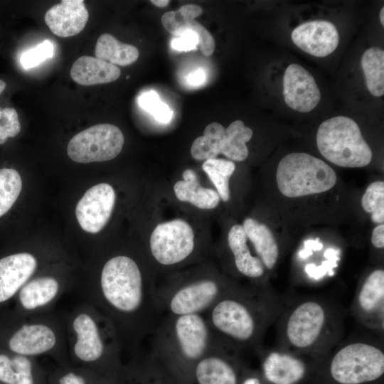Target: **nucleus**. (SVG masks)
<instances>
[{
    "label": "nucleus",
    "instance_id": "1",
    "mask_svg": "<svg viewBox=\"0 0 384 384\" xmlns=\"http://www.w3.org/2000/svg\"><path fill=\"white\" fill-rule=\"evenodd\" d=\"M156 289L136 259L117 254L105 260L97 279L78 295L110 322L122 353L130 358L142 350L162 316Z\"/></svg>",
    "mask_w": 384,
    "mask_h": 384
},
{
    "label": "nucleus",
    "instance_id": "2",
    "mask_svg": "<svg viewBox=\"0 0 384 384\" xmlns=\"http://www.w3.org/2000/svg\"><path fill=\"white\" fill-rule=\"evenodd\" d=\"M284 300V294L268 284L240 287L236 284L203 316L212 336L223 347L240 355L255 352L279 317Z\"/></svg>",
    "mask_w": 384,
    "mask_h": 384
},
{
    "label": "nucleus",
    "instance_id": "3",
    "mask_svg": "<svg viewBox=\"0 0 384 384\" xmlns=\"http://www.w3.org/2000/svg\"><path fill=\"white\" fill-rule=\"evenodd\" d=\"M275 347L316 359L344 337L346 311L341 302L320 294H284Z\"/></svg>",
    "mask_w": 384,
    "mask_h": 384
},
{
    "label": "nucleus",
    "instance_id": "4",
    "mask_svg": "<svg viewBox=\"0 0 384 384\" xmlns=\"http://www.w3.org/2000/svg\"><path fill=\"white\" fill-rule=\"evenodd\" d=\"M70 363L117 380L122 351L110 322L90 304L80 299L64 312Z\"/></svg>",
    "mask_w": 384,
    "mask_h": 384
},
{
    "label": "nucleus",
    "instance_id": "5",
    "mask_svg": "<svg viewBox=\"0 0 384 384\" xmlns=\"http://www.w3.org/2000/svg\"><path fill=\"white\" fill-rule=\"evenodd\" d=\"M149 338L150 353L182 384H191L196 363L218 343L198 314H164Z\"/></svg>",
    "mask_w": 384,
    "mask_h": 384
},
{
    "label": "nucleus",
    "instance_id": "6",
    "mask_svg": "<svg viewBox=\"0 0 384 384\" xmlns=\"http://www.w3.org/2000/svg\"><path fill=\"white\" fill-rule=\"evenodd\" d=\"M364 329L343 338L314 370L324 384H371L384 374V341Z\"/></svg>",
    "mask_w": 384,
    "mask_h": 384
},
{
    "label": "nucleus",
    "instance_id": "7",
    "mask_svg": "<svg viewBox=\"0 0 384 384\" xmlns=\"http://www.w3.org/2000/svg\"><path fill=\"white\" fill-rule=\"evenodd\" d=\"M235 284L215 274L186 277L156 287V304L161 315L203 314Z\"/></svg>",
    "mask_w": 384,
    "mask_h": 384
},
{
    "label": "nucleus",
    "instance_id": "8",
    "mask_svg": "<svg viewBox=\"0 0 384 384\" xmlns=\"http://www.w3.org/2000/svg\"><path fill=\"white\" fill-rule=\"evenodd\" d=\"M317 147L329 161L342 167L358 168L369 164L372 151L357 123L336 116L323 122L316 134Z\"/></svg>",
    "mask_w": 384,
    "mask_h": 384
},
{
    "label": "nucleus",
    "instance_id": "9",
    "mask_svg": "<svg viewBox=\"0 0 384 384\" xmlns=\"http://www.w3.org/2000/svg\"><path fill=\"white\" fill-rule=\"evenodd\" d=\"M276 180L284 196L296 198L331 189L336 183V174L321 159L306 153L295 152L280 160Z\"/></svg>",
    "mask_w": 384,
    "mask_h": 384
},
{
    "label": "nucleus",
    "instance_id": "10",
    "mask_svg": "<svg viewBox=\"0 0 384 384\" xmlns=\"http://www.w3.org/2000/svg\"><path fill=\"white\" fill-rule=\"evenodd\" d=\"M124 142L119 128L108 123L98 124L75 134L68 143L67 152L78 163L105 161L121 152Z\"/></svg>",
    "mask_w": 384,
    "mask_h": 384
},
{
    "label": "nucleus",
    "instance_id": "11",
    "mask_svg": "<svg viewBox=\"0 0 384 384\" xmlns=\"http://www.w3.org/2000/svg\"><path fill=\"white\" fill-rule=\"evenodd\" d=\"M194 249L193 230L187 222L181 219L157 225L149 240L151 256L163 267L180 265L193 255Z\"/></svg>",
    "mask_w": 384,
    "mask_h": 384
},
{
    "label": "nucleus",
    "instance_id": "12",
    "mask_svg": "<svg viewBox=\"0 0 384 384\" xmlns=\"http://www.w3.org/2000/svg\"><path fill=\"white\" fill-rule=\"evenodd\" d=\"M349 312L361 327L384 337V270L375 268L358 284Z\"/></svg>",
    "mask_w": 384,
    "mask_h": 384
},
{
    "label": "nucleus",
    "instance_id": "13",
    "mask_svg": "<svg viewBox=\"0 0 384 384\" xmlns=\"http://www.w3.org/2000/svg\"><path fill=\"white\" fill-rule=\"evenodd\" d=\"M255 353L260 361V374L267 384H297L321 361L275 346L267 348L263 345Z\"/></svg>",
    "mask_w": 384,
    "mask_h": 384
},
{
    "label": "nucleus",
    "instance_id": "14",
    "mask_svg": "<svg viewBox=\"0 0 384 384\" xmlns=\"http://www.w3.org/2000/svg\"><path fill=\"white\" fill-rule=\"evenodd\" d=\"M245 368L240 354L217 343L196 363L191 384H240Z\"/></svg>",
    "mask_w": 384,
    "mask_h": 384
},
{
    "label": "nucleus",
    "instance_id": "15",
    "mask_svg": "<svg viewBox=\"0 0 384 384\" xmlns=\"http://www.w3.org/2000/svg\"><path fill=\"white\" fill-rule=\"evenodd\" d=\"M68 288L67 282L60 277H33L16 294L19 314L34 315L53 311Z\"/></svg>",
    "mask_w": 384,
    "mask_h": 384
},
{
    "label": "nucleus",
    "instance_id": "16",
    "mask_svg": "<svg viewBox=\"0 0 384 384\" xmlns=\"http://www.w3.org/2000/svg\"><path fill=\"white\" fill-rule=\"evenodd\" d=\"M115 199V191L108 183H102L90 188L75 208L81 228L92 234L100 232L110 218Z\"/></svg>",
    "mask_w": 384,
    "mask_h": 384
},
{
    "label": "nucleus",
    "instance_id": "17",
    "mask_svg": "<svg viewBox=\"0 0 384 384\" xmlns=\"http://www.w3.org/2000/svg\"><path fill=\"white\" fill-rule=\"evenodd\" d=\"M283 96L292 110L309 112L319 102L321 92L311 74L302 65L292 63L284 71Z\"/></svg>",
    "mask_w": 384,
    "mask_h": 384
},
{
    "label": "nucleus",
    "instance_id": "18",
    "mask_svg": "<svg viewBox=\"0 0 384 384\" xmlns=\"http://www.w3.org/2000/svg\"><path fill=\"white\" fill-rule=\"evenodd\" d=\"M39 262L32 252H18L0 258V304L9 301L38 271Z\"/></svg>",
    "mask_w": 384,
    "mask_h": 384
},
{
    "label": "nucleus",
    "instance_id": "19",
    "mask_svg": "<svg viewBox=\"0 0 384 384\" xmlns=\"http://www.w3.org/2000/svg\"><path fill=\"white\" fill-rule=\"evenodd\" d=\"M291 38L302 50L319 58L330 55L339 43V33L335 25L324 20L303 23L292 31Z\"/></svg>",
    "mask_w": 384,
    "mask_h": 384
},
{
    "label": "nucleus",
    "instance_id": "20",
    "mask_svg": "<svg viewBox=\"0 0 384 384\" xmlns=\"http://www.w3.org/2000/svg\"><path fill=\"white\" fill-rule=\"evenodd\" d=\"M150 353L141 350L124 363L116 384H179Z\"/></svg>",
    "mask_w": 384,
    "mask_h": 384
},
{
    "label": "nucleus",
    "instance_id": "21",
    "mask_svg": "<svg viewBox=\"0 0 384 384\" xmlns=\"http://www.w3.org/2000/svg\"><path fill=\"white\" fill-rule=\"evenodd\" d=\"M88 18L84 1L64 0L47 11L45 22L55 35L65 38L81 32Z\"/></svg>",
    "mask_w": 384,
    "mask_h": 384
},
{
    "label": "nucleus",
    "instance_id": "22",
    "mask_svg": "<svg viewBox=\"0 0 384 384\" xmlns=\"http://www.w3.org/2000/svg\"><path fill=\"white\" fill-rule=\"evenodd\" d=\"M228 245L238 274L252 280L253 284L265 285L267 271L258 258L252 256L242 225H233L228 235Z\"/></svg>",
    "mask_w": 384,
    "mask_h": 384
},
{
    "label": "nucleus",
    "instance_id": "23",
    "mask_svg": "<svg viewBox=\"0 0 384 384\" xmlns=\"http://www.w3.org/2000/svg\"><path fill=\"white\" fill-rule=\"evenodd\" d=\"M47 375L36 358L0 353V384H46Z\"/></svg>",
    "mask_w": 384,
    "mask_h": 384
},
{
    "label": "nucleus",
    "instance_id": "24",
    "mask_svg": "<svg viewBox=\"0 0 384 384\" xmlns=\"http://www.w3.org/2000/svg\"><path fill=\"white\" fill-rule=\"evenodd\" d=\"M120 73L117 66L88 55L78 58L70 69L71 78L78 84L87 86L113 82Z\"/></svg>",
    "mask_w": 384,
    "mask_h": 384
},
{
    "label": "nucleus",
    "instance_id": "25",
    "mask_svg": "<svg viewBox=\"0 0 384 384\" xmlns=\"http://www.w3.org/2000/svg\"><path fill=\"white\" fill-rule=\"evenodd\" d=\"M243 229L253 246L255 255L263 263L267 272L272 271L278 262L279 248L270 228L253 218L243 222Z\"/></svg>",
    "mask_w": 384,
    "mask_h": 384
},
{
    "label": "nucleus",
    "instance_id": "26",
    "mask_svg": "<svg viewBox=\"0 0 384 384\" xmlns=\"http://www.w3.org/2000/svg\"><path fill=\"white\" fill-rule=\"evenodd\" d=\"M182 177L183 180L177 181L174 186L175 195L178 200L188 202L201 209H213L218 205L220 198L218 192L201 186L193 170L186 169Z\"/></svg>",
    "mask_w": 384,
    "mask_h": 384
},
{
    "label": "nucleus",
    "instance_id": "27",
    "mask_svg": "<svg viewBox=\"0 0 384 384\" xmlns=\"http://www.w3.org/2000/svg\"><path fill=\"white\" fill-rule=\"evenodd\" d=\"M117 380L67 363H56L53 370L48 372L46 384H116Z\"/></svg>",
    "mask_w": 384,
    "mask_h": 384
},
{
    "label": "nucleus",
    "instance_id": "28",
    "mask_svg": "<svg viewBox=\"0 0 384 384\" xmlns=\"http://www.w3.org/2000/svg\"><path fill=\"white\" fill-rule=\"evenodd\" d=\"M253 134L252 130L241 120H235L225 128L219 139L220 154L237 161H244L248 156L246 142Z\"/></svg>",
    "mask_w": 384,
    "mask_h": 384
},
{
    "label": "nucleus",
    "instance_id": "29",
    "mask_svg": "<svg viewBox=\"0 0 384 384\" xmlns=\"http://www.w3.org/2000/svg\"><path fill=\"white\" fill-rule=\"evenodd\" d=\"M202 12V8L196 4H186L176 11L166 12L161 21L164 28L174 36H178L186 31H192L198 36L207 31L195 20Z\"/></svg>",
    "mask_w": 384,
    "mask_h": 384
},
{
    "label": "nucleus",
    "instance_id": "30",
    "mask_svg": "<svg viewBox=\"0 0 384 384\" xmlns=\"http://www.w3.org/2000/svg\"><path fill=\"white\" fill-rule=\"evenodd\" d=\"M95 54L97 58L114 65L125 66L134 63L139 53L135 46L119 42L109 33H103L97 39Z\"/></svg>",
    "mask_w": 384,
    "mask_h": 384
},
{
    "label": "nucleus",
    "instance_id": "31",
    "mask_svg": "<svg viewBox=\"0 0 384 384\" xmlns=\"http://www.w3.org/2000/svg\"><path fill=\"white\" fill-rule=\"evenodd\" d=\"M361 68L368 91L375 97L384 95V51L377 47L368 48L361 58Z\"/></svg>",
    "mask_w": 384,
    "mask_h": 384
},
{
    "label": "nucleus",
    "instance_id": "32",
    "mask_svg": "<svg viewBox=\"0 0 384 384\" xmlns=\"http://www.w3.org/2000/svg\"><path fill=\"white\" fill-rule=\"evenodd\" d=\"M224 129L218 122L206 126L203 134L196 138L191 145L192 157L198 161L216 158L220 154L219 139Z\"/></svg>",
    "mask_w": 384,
    "mask_h": 384
},
{
    "label": "nucleus",
    "instance_id": "33",
    "mask_svg": "<svg viewBox=\"0 0 384 384\" xmlns=\"http://www.w3.org/2000/svg\"><path fill=\"white\" fill-rule=\"evenodd\" d=\"M202 168L216 188L220 198L228 201L230 199L229 179L235 169V164L215 158L206 160Z\"/></svg>",
    "mask_w": 384,
    "mask_h": 384
},
{
    "label": "nucleus",
    "instance_id": "34",
    "mask_svg": "<svg viewBox=\"0 0 384 384\" xmlns=\"http://www.w3.org/2000/svg\"><path fill=\"white\" fill-rule=\"evenodd\" d=\"M22 189L20 174L14 169H0V218L17 201Z\"/></svg>",
    "mask_w": 384,
    "mask_h": 384
},
{
    "label": "nucleus",
    "instance_id": "35",
    "mask_svg": "<svg viewBox=\"0 0 384 384\" xmlns=\"http://www.w3.org/2000/svg\"><path fill=\"white\" fill-rule=\"evenodd\" d=\"M361 204L363 210L371 214L375 223L384 221V182L377 181L371 183L363 195Z\"/></svg>",
    "mask_w": 384,
    "mask_h": 384
},
{
    "label": "nucleus",
    "instance_id": "36",
    "mask_svg": "<svg viewBox=\"0 0 384 384\" xmlns=\"http://www.w3.org/2000/svg\"><path fill=\"white\" fill-rule=\"evenodd\" d=\"M53 55L54 46L47 39L24 52L21 56V63L24 69H30L51 58Z\"/></svg>",
    "mask_w": 384,
    "mask_h": 384
},
{
    "label": "nucleus",
    "instance_id": "37",
    "mask_svg": "<svg viewBox=\"0 0 384 384\" xmlns=\"http://www.w3.org/2000/svg\"><path fill=\"white\" fill-rule=\"evenodd\" d=\"M21 131V124L16 110L13 107H0V144L9 138L17 136Z\"/></svg>",
    "mask_w": 384,
    "mask_h": 384
},
{
    "label": "nucleus",
    "instance_id": "38",
    "mask_svg": "<svg viewBox=\"0 0 384 384\" xmlns=\"http://www.w3.org/2000/svg\"><path fill=\"white\" fill-rule=\"evenodd\" d=\"M198 46V35L192 31H186L171 41V47L177 50H195Z\"/></svg>",
    "mask_w": 384,
    "mask_h": 384
},
{
    "label": "nucleus",
    "instance_id": "39",
    "mask_svg": "<svg viewBox=\"0 0 384 384\" xmlns=\"http://www.w3.org/2000/svg\"><path fill=\"white\" fill-rule=\"evenodd\" d=\"M161 102L158 94L154 90L142 93L139 98L140 107L150 114H151Z\"/></svg>",
    "mask_w": 384,
    "mask_h": 384
},
{
    "label": "nucleus",
    "instance_id": "40",
    "mask_svg": "<svg viewBox=\"0 0 384 384\" xmlns=\"http://www.w3.org/2000/svg\"><path fill=\"white\" fill-rule=\"evenodd\" d=\"M151 114L157 121L162 123H167L171 120L173 112L166 104L161 102L151 112Z\"/></svg>",
    "mask_w": 384,
    "mask_h": 384
},
{
    "label": "nucleus",
    "instance_id": "41",
    "mask_svg": "<svg viewBox=\"0 0 384 384\" xmlns=\"http://www.w3.org/2000/svg\"><path fill=\"white\" fill-rule=\"evenodd\" d=\"M240 384H267L257 371L250 370L246 366L243 370Z\"/></svg>",
    "mask_w": 384,
    "mask_h": 384
},
{
    "label": "nucleus",
    "instance_id": "42",
    "mask_svg": "<svg viewBox=\"0 0 384 384\" xmlns=\"http://www.w3.org/2000/svg\"><path fill=\"white\" fill-rule=\"evenodd\" d=\"M371 243L374 247L383 249L384 247V225L381 223L377 225L373 230Z\"/></svg>",
    "mask_w": 384,
    "mask_h": 384
},
{
    "label": "nucleus",
    "instance_id": "43",
    "mask_svg": "<svg viewBox=\"0 0 384 384\" xmlns=\"http://www.w3.org/2000/svg\"><path fill=\"white\" fill-rule=\"evenodd\" d=\"M206 79V75L202 68H198L191 72L187 76V82L193 86L201 85Z\"/></svg>",
    "mask_w": 384,
    "mask_h": 384
},
{
    "label": "nucleus",
    "instance_id": "44",
    "mask_svg": "<svg viewBox=\"0 0 384 384\" xmlns=\"http://www.w3.org/2000/svg\"><path fill=\"white\" fill-rule=\"evenodd\" d=\"M151 3H152L154 5L158 7L163 8L169 4V0H151Z\"/></svg>",
    "mask_w": 384,
    "mask_h": 384
},
{
    "label": "nucleus",
    "instance_id": "45",
    "mask_svg": "<svg viewBox=\"0 0 384 384\" xmlns=\"http://www.w3.org/2000/svg\"><path fill=\"white\" fill-rule=\"evenodd\" d=\"M380 21L382 26H383L384 25V7L383 6L381 8V10L380 11Z\"/></svg>",
    "mask_w": 384,
    "mask_h": 384
},
{
    "label": "nucleus",
    "instance_id": "46",
    "mask_svg": "<svg viewBox=\"0 0 384 384\" xmlns=\"http://www.w3.org/2000/svg\"><path fill=\"white\" fill-rule=\"evenodd\" d=\"M6 86L5 81L0 79V95L4 92Z\"/></svg>",
    "mask_w": 384,
    "mask_h": 384
},
{
    "label": "nucleus",
    "instance_id": "47",
    "mask_svg": "<svg viewBox=\"0 0 384 384\" xmlns=\"http://www.w3.org/2000/svg\"><path fill=\"white\" fill-rule=\"evenodd\" d=\"M179 384H182V383H179Z\"/></svg>",
    "mask_w": 384,
    "mask_h": 384
}]
</instances>
